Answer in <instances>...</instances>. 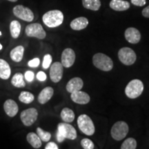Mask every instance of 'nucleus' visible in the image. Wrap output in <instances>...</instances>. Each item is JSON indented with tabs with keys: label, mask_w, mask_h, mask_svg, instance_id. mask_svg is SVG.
<instances>
[{
	"label": "nucleus",
	"mask_w": 149,
	"mask_h": 149,
	"mask_svg": "<svg viewBox=\"0 0 149 149\" xmlns=\"http://www.w3.org/2000/svg\"><path fill=\"white\" fill-rule=\"evenodd\" d=\"M57 139L59 142H62V141H64L65 138L61 135V134H59V133H57Z\"/></svg>",
	"instance_id": "nucleus-38"
},
{
	"label": "nucleus",
	"mask_w": 149,
	"mask_h": 149,
	"mask_svg": "<svg viewBox=\"0 0 149 149\" xmlns=\"http://www.w3.org/2000/svg\"><path fill=\"white\" fill-rule=\"evenodd\" d=\"M70 98L72 102L79 104H86L91 100V97L88 93L80 91L72 93L70 95Z\"/></svg>",
	"instance_id": "nucleus-14"
},
{
	"label": "nucleus",
	"mask_w": 149,
	"mask_h": 149,
	"mask_svg": "<svg viewBox=\"0 0 149 149\" xmlns=\"http://www.w3.org/2000/svg\"><path fill=\"white\" fill-rule=\"evenodd\" d=\"M26 35L28 37H36V38L43 40L46 36V33L40 24H31L26 27Z\"/></svg>",
	"instance_id": "nucleus-7"
},
{
	"label": "nucleus",
	"mask_w": 149,
	"mask_h": 149,
	"mask_svg": "<svg viewBox=\"0 0 149 149\" xmlns=\"http://www.w3.org/2000/svg\"><path fill=\"white\" fill-rule=\"evenodd\" d=\"M52 56L49 54H47L44 56V60H43V64H42V66L44 69H47L50 67L52 62Z\"/></svg>",
	"instance_id": "nucleus-31"
},
{
	"label": "nucleus",
	"mask_w": 149,
	"mask_h": 149,
	"mask_svg": "<svg viewBox=\"0 0 149 149\" xmlns=\"http://www.w3.org/2000/svg\"><path fill=\"white\" fill-rule=\"evenodd\" d=\"M93 63L96 68L103 71H110L113 68V62L111 58L102 53L94 55L93 57Z\"/></svg>",
	"instance_id": "nucleus-2"
},
{
	"label": "nucleus",
	"mask_w": 149,
	"mask_h": 149,
	"mask_svg": "<svg viewBox=\"0 0 149 149\" xmlns=\"http://www.w3.org/2000/svg\"><path fill=\"white\" fill-rule=\"evenodd\" d=\"M57 133L61 134L65 139L74 140L77 138V131L73 126L68 123H59L57 126Z\"/></svg>",
	"instance_id": "nucleus-9"
},
{
	"label": "nucleus",
	"mask_w": 149,
	"mask_h": 149,
	"mask_svg": "<svg viewBox=\"0 0 149 149\" xmlns=\"http://www.w3.org/2000/svg\"><path fill=\"white\" fill-rule=\"evenodd\" d=\"M35 97L31 93L28 92V91H22L20 93L19 96V100L20 102H23L25 104H30L33 102Z\"/></svg>",
	"instance_id": "nucleus-27"
},
{
	"label": "nucleus",
	"mask_w": 149,
	"mask_h": 149,
	"mask_svg": "<svg viewBox=\"0 0 149 149\" xmlns=\"http://www.w3.org/2000/svg\"><path fill=\"white\" fill-rule=\"evenodd\" d=\"M75 61V53L71 48H66L61 54V64L65 68H70Z\"/></svg>",
	"instance_id": "nucleus-12"
},
{
	"label": "nucleus",
	"mask_w": 149,
	"mask_h": 149,
	"mask_svg": "<svg viewBox=\"0 0 149 149\" xmlns=\"http://www.w3.org/2000/svg\"><path fill=\"white\" fill-rule=\"evenodd\" d=\"M77 125L79 130L88 136H91L95 133V128L91 117L87 115L82 114L77 118Z\"/></svg>",
	"instance_id": "nucleus-4"
},
{
	"label": "nucleus",
	"mask_w": 149,
	"mask_h": 149,
	"mask_svg": "<svg viewBox=\"0 0 149 149\" xmlns=\"http://www.w3.org/2000/svg\"><path fill=\"white\" fill-rule=\"evenodd\" d=\"M81 145L84 149H93L95 148V145L92 140L88 138H84L81 141Z\"/></svg>",
	"instance_id": "nucleus-30"
},
{
	"label": "nucleus",
	"mask_w": 149,
	"mask_h": 149,
	"mask_svg": "<svg viewBox=\"0 0 149 149\" xmlns=\"http://www.w3.org/2000/svg\"><path fill=\"white\" fill-rule=\"evenodd\" d=\"M11 84L17 88H24L25 87L26 83L24 80V75L20 72L15 74L11 80Z\"/></svg>",
	"instance_id": "nucleus-26"
},
{
	"label": "nucleus",
	"mask_w": 149,
	"mask_h": 149,
	"mask_svg": "<svg viewBox=\"0 0 149 149\" xmlns=\"http://www.w3.org/2000/svg\"><path fill=\"white\" fill-rule=\"evenodd\" d=\"M13 14L17 17L21 19L24 21L31 22L34 19V14L31 9L22 5H17L15 6L13 10Z\"/></svg>",
	"instance_id": "nucleus-8"
},
{
	"label": "nucleus",
	"mask_w": 149,
	"mask_h": 149,
	"mask_svg": "<svg viewBox=\"0 0 149 149\" xmlns=\"http://www.w3.org/2000/svg\"><path fill=\"white\" fill-rule=\"evenodd\" d=\"M37 134L40 137L41 140L43 141H48L51 138V134L47 131H45L41 128H37Z\"/></svg>",
	"instance_id": "nucleus-29"
},
{
	"label": "nucleus",
	"mask_w": 149,
	"mask_h": 149,
	"mask_svg": "<svg viewBox=\"0 0 149 149\" xmlns=\"http://www.w3.org/2000/svg\"><path fill=\"white\" fill-rule=\"evenodd\" d=\"M46 74L45 72H44L43 71H40L37 72V79L40 81H45L46 79Z\"/></svg>",
	"instance_id": "nucleus-35"
},
{
	"label": "nucleus",
	"mask_w": 149,
	"mask_h": 149,
	"mask_svg": "<svg viewBox=\"0 0 149 149\" xmlns=\"http://www.w3.org/2000/svg\"><path fill=\"white\" fill-rule=\"evenodd\" d=\"M141 13H142V15L144 16V17L149 18V6L143 9Z\"/></svg>",
	"instance_id": "nucleus-37"
},
{
	"label": "nucleus",
	"mask_w": 149,
	"mask_h": 149,
	"mask_svg": "<svg viewBox=\"0 0 149 149\" xmlns=\"http://www.w3.org/2000/svg\"><path fill=\"white\" fill-rule=\"evenodd\" d=\"M129 131L128 125L125 122L119 121L111 128V134L112 137L117 141L122 140L127 135Z\"/></svg>",
	"instance_id": "nucleus-5"
},
{
	"label": "nucleus",
	"mask_w": 149,
	"mask_h": 149,
	"mask_svg": "<svg viewBox=\"0 0 149 149\" xmlns=\"http://www.w3.org/2000/svg\"><path fill=\"white\" fill-rule=\"evenodd\" d=\"M54 94V90L52 87L48 86L41 91L38 96V102L41 104H44L51 100Z\"/></svg>",
	"instance_id": "nucleus-18"
},
{
	"label": "nucleus",
	"mask_w": 149,
	"mask_h": 149,
	"mask_svg": "<svg viewBox=\"0 0 149 149\" xmlns=\"http://www.w3.org/2000/svg\"><path fill=\"white\" fill-rule=\"evenodd\" d=\"M9 1H12V2H15V1H17V0H8Z\"/></svg>",
	"instance_id": "nucleus-39"
},
{
	"label": "nucleus",
	"mask_w": 149,
	"mask_h": 149,
	"mask_svg": "<svg viewBox=\"0 0 149 149\" xmlns=\"http://www.w3.org/2000/svg\"><path fill=\"white\" fill-rule=\"evenodd\" d=\"M1 31H0V36H1Z\"/></svg>",
	"instance_id": "nucleus-41"
},
{
	"label": "nucleus",
	"mask_w": 149,
	"mask_h": 149,
	"mask_svg": "<svg viewBox=\"0 0 149 149\" xmlns=\"http://www.w3.org/2000/svg\"><path fill=\"white\" fill-rule=\"evenodd\" d=\"M144 88V84L141 80L137 79H133L126 86L125 94L128 98L135 99L142 94Z\"/></svg>",
	"instance_id": "nucleus-3"
},
{
	"label": "nucleus",
	"mask_w": 149,
	"mask_h": 149,
	"mask_svg": "<svg viewBox=\"0 0 149 149\" xmlns=\"http://www.w3.org/2000/svg\"><path fill=\"white\" fill-rule=\"evenodd\" d=\"M136 148H137V141L132 137L126 139L121 146L122 149H135Z\"/></svg>",
	"instance_id": "nucleus-28"
},
{
	"label": "nucleus",
	"mask_w": 149,
	"mask_h": 149,
	"mask_svg": "<svg viewBox=\"0 0 149 149\" xmlns=\"http://www.w3.org/2000/svg\"><path fill=\"white\" fill-rule=\"evenodd\" d=\"M40 64V60L39 58H34L31 59V61H29L28 65L29 66L31 67V68H37V66H39V65Z\"/></svg>",
	"instance_id": "nucleus-32"
},
{
	"label": "nucleus",
	"mask_w": 149,
	"mask_h": 149,
	"mask_svg": "<svg viewBox=\"0 0 149 149\" xmlns=\"http://www.w3.org/2000/svg\"><path fill=\"white\" fill-rule=\"evenodd\" d=\"M37 116H38V112L37 109L34 108H31L22 112L20 115V119L24 125L30 126L36 122Z\"/></svg>",
	"instance_id": "nucleus-10"
},
{
	"label": "nucleus",
	"mask_w": 149,
	"mask_h": 149,
	"mask_svg": "<svg viewBox=\"0 0 149 149\" xmlns=\"http://www.w3.org/2000/svg\"><path fill=\"white\" fill-rule=\"evenodd\" d=\"M28 142L34 148H39L42 146V140L37 134L35 133H29L26 136Z\"/></svg>",
	"instance_id": "nucleus-22"
},
{
	"label": "nucleus",
	"mask_w": 149,
	"mask_h": 149,
	"mask_svg": "<svg viewBox=\"0 0 149 149\" xmlns=\"http://www.w3.org/2000/svg\"><path fill=\"white\" fill-rule=\"evenodd\" d=\"M126 40L130 44H137L141 40V33L135 28L130 27L126 30L124 33Z\"/></svg>",
	"instance_id": "nucleus-13"
},
{
	"label": "nucleus",
	"mask_w": 149,
	"mask_h": 149,
	"mask_svg": "<svg viewBox=\"0 0 149 149\" xmlns=\"http://www.w3.org/2000/svg\"><path fill=\"white\" fill-rule=\"evenodd\" d=\"M131 3L137 6H144L146 4V0H131Z\"/></svg>",
	"instance_id": "nucleus-34"
},
{
	"label": "nucleus",
	"mask_w": 149,
	"mask_h": 149,
	"mask_svg": "<svg viewBox=\"0 0 149 149\" xmlns=\"http://www.w3.org/2000/svg\"><path fill=\"white\" fill-rule=\"evenodd\" d=\"M24 48L22 46H18L14 48L10 53V58L15 62H20L23 59Z\"/></svg>",
	"instance_id": "nucleus-21"
},
{
	"label": "nucleus",
	"mask_w": 149,
	"mask_h": 149,
	"mask_svg": "<svg viewBox=\"0 0 149 149\" xmlns=\"http://www.w3.org/2000/svg\"><path fill=\"white\" fill-rule=\"evenodd\" d=\"M119 59L123 64L130 66L135 62L137 55L133 49L128 47H124L118 52Z\"/></svg>",
	"instance_id": "nucleus-6"
},
{
	"label": "nucleus",
	"mask_w": 149,
	"mask_h": 149,
	"mask_svg": "<svg viewBox=\"0 0 149 149\" xmlns=\"http://www.w3.org/2000/svg\"><path fill=\"white\" fill-rule=\"evenodd\" d=\"M44 24L49 28H55L60 26L64 22V15L59 10H50L42 17Z\"/></svg>",
	"instance_id": "nucleus-1"
},
{
	"label": "nucleus",
	"mask_w": 149,
	"mask_h": 149,
	"mask_svg": "<svg viewBox=\"0 0 149 149\" xmlns=\"http://www.w3.org/2000/svg\"><path fill=\"white\" fill-rule=\"evenodd\" d=\"M34 72L31 71V70H28V71L26 72L25 74H24V77H25L26 80H27L29 82H31V81H32L34 79Z\"/></svg>",
	"instance_id": "nucleus-33"
},
{
	"label": "nucleus",
	"mask_w": 149,
	"mask_h": 149,
	"mask_svg": "<svg viewBox=\"0 0 149 149\" xmlns=\"http://www.w3.org/2000/svg\"><path fill=\"white\" fill-rule=\"evenodd\" d=\"M10 31L11 36L17 39L21 33V24L17 20H13L10 24Z\"/></svg>",
	"instance_id": "nucleus-25"
},
{
	"label": "nucleus",
	"mask_w": 149,
	"mask_h": 149,
	"mask_svg": "<svg viewBox=\"0 0 149 149\" xmlns=\"http://www.w3.org/2000/svg\"><path fill=\"white\" fill-rule=\"evenodd\" d=\"M110 7L116 11H124L130 8V3L124 0H111Z\"/></svg>",
	"instance_id": "nucleus-19"
},
{
	"label": "nucleus",
	"mask_w": 149,
	"mask_h": 149,
	"mask_svg": "<svg viewBox=\"0 0 149 149\" xmlns=\"http://www.w3.org/2000/svg\"><path fill=\"white\" fill-rule=\"evenodd\" d=\"M61 117L64 122L71 123L74 120V113L69 108H64L61 112Z\"/></svg>",
	"instance_id": "nucleus-24"
},
{
	"label": "nucleus",
	"mask_w": 149,
	"mask_h": 149,
	"mask_svg": "<svg viewBox=\"0 0 149 149\" xmlns=\"http://www.w3.org/2000/svg\"><path fill=\"white\" fill-rule=\"evenodd\" d=\"M83 6L89 10L97 11L101 7L100 0H82Z\"/></svg>",
	"instance_id": "nucleus-23"
},
{
	"label": "nucleus",
	"mask_w": 149,
	"mask_h": 149,
	"mask_svg": "<svg viewBox=\"0 0 149 149\" xmlns=\"http://www.w3.org/2000/svg\"><path fill=\"white\" fill-rule=\"evenodd\" d=\"M3 109L5 113L8 115L9 117H15L17 114L19 108L17 104L14 100H8L3 104Z\"/></svg>",
	"instance_id": "nucleus-16"
},
{
	"label": "nucleus",
	"mask_w": 149,
	"mask_h": 149,
	"mask_svg": "<svg viewBox=\"0 0 149 149\" xmlns=\"http://www.w3.org/2000/svg\"><path fill=\"white\" fill-rule=\"evenodd\" d=\"M59 147L54 142H48L47 144L46 145L45 149H58Z\"/></svg>",
	"instance_id": "nucleus-36"
},
{
	"label": "nucleus",
	"mask_w": 149,
	"mask_h": 149,
	"mask_svg": "<svg viewBox=\"0 0 149 149\" xmlns=\"http://www.w3.org/2000/svg\"><path fill=\"white\" fill-rule=\"evenodd\" d=\"M88 25V19L84 17H80L75 18L70 22V28L74 31H81L86 29Z\"/></svg>",
	"instance_id": "nucleus-17"
},
{
	"label": "nucleus",
	"mask_w": 149,
	"mask_h": 149,
	"mask_svg": "<svg viewBox=\"0 0 149 149\" xmlns=\"http://www.w3.org/2000/svg\"><path fill=\"white\" fill-rule=\"evenodd\" d=\"M11 74L10 67L7 61L0 59V78L2 79H8Z\"/></svg>",
	"instance_id": "nucleus-20"
},
{
	"label": "nucleus",
	"mask_w": 149,
	"mask_h": 149,
	"mask_svg": "<svg viewBox=\"0 0 149 149\" xmlns=\"http://www.w3.org/2000/svg\"><path fill=\"white\" fill-rule=\"evenodd\" d=\"M84 81L79 77H74L69 80L66 84V91L68 93H73L75 91H80L83 88Z\"/></svg>",
	"instance_id": "nucleus-15"
},
{
	"label": "nucleus",
	"mask_w": 149,
	"mask_h": 149,
	"mask_svg": "<svg viewBox=\"0 0 149 149\" xmlns=\"http://www.w3.org/2000/svg\"><path fill=\"white\" fill-rule=\"evenodd\" d=\"M1 49H2V45L0 44V50H1Z\"/></svg>",
	"instance_id": "nucleus-40"
},
{
	"label": "nucleus",
	"mask_w": 149,
	"mask_h": 149,
	"mask_svg": "<svg viewBox=\"0 0 149 149\" xmlns=\"http://www.w3.org/2000/svg\"><path fill=\"white\" fill-rule=\"evenodd\" d=\"M63 65L60 62H55L51 65V69H50V78L54 83L59 82L62 79L63 72Z\"/></svg>",
	"instance_id": "nucleus-11"
}]
</instances>
